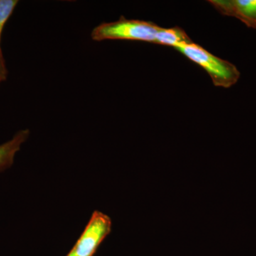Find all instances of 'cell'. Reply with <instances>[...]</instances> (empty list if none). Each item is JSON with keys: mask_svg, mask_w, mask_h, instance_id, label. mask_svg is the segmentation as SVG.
<instances>
[{"mask_svg": "<svg viewBox=\"0 0 256 256\" xmlns=\"http://www.w3.org/2000/svg\"><path fill=\"white\" fill-rule=\"evenodd\" d=\"M175 50L204 69L216 87L229 88L240 78V72L234 64L216 56L193 42L180 45Z\"/></svg>", "mask_w": 256, "mask_h": 256, "instance_id": "obj_1", "label": "cell"}, {"mask_svg": "<svg viewBox=\"0 0 256 256\" xmlns=\"http://www.w3.org/2000/svg\"><path fill=\"white\" fill-rule=\"evenodd\" d=\"M160 26L151 22L128 20L122 16L116 22L102 23L92 32L94 41L127 40L156 44V35Z\"/></svg>", "mask_w": 256, "mask_h": 256, "instance_id": "obj_2", "label": "cell"}, {"mask_svg": "<svg viewBox=\"0 0 256 256\" xmlns=\"http://www.w3.org/2000/svg\"><path fill=\"white\" fill-rule=\"evenodd\" d=\"M108 216L96 210L72 252L76 256H92L104 238L110 233Z\"/></svg>", "mask_w": 256, "mask_h": 256, "instance_id": "obj_3", "label": "cell"}, {"mask_svg": "<svg viewBox=\"0 0 256 256\" xmlns=\"http://www.w3.org/2000/svg\"><path fill=\"white\" fill-rule=\"evenodd\" d=\"M220 14L238 18L249 28L256 30V0H210Z\"/></svg>", "mask_w": 256, "mask_h": 256, "instance_id": "obj_4", "label": "cell"}, {"mask_svg": "<svg viewBox=\"0 0 256 256\" xmlns=\"http://www.w3.org/2000/svg\"><path fill=\"white\" fill-rule=\"evenodd\" d=\"M30 134L28 130L16 133L12 139L0 146V171L10 168L14 162L15 154L26 140Z\"/></svg>", "mask_w": 256, "mask_h": 256, "instance_id": "obj_5", "label": "cell"}, {"mask_svg": "<svg viewBox=\"0 0 256 256\" xmlns=\"http://www.w3.org/2000/svg\"><path fill=\"white\" fill-rule=\"evenodd\" d=\"M191 38L182 28L174 26L172 28H160L156 35V44L171 46L173 48L191 43Z\"/></svg>", "mask_w": 256, "mask_h": 256, "instance_id": "obj_6", "label": "cell"}, {"mask_svg": "<svg viewBox=\"0 0 256 256\" xmlns=\"http://www.w3.org/2000/svg\"><path fill=\"white\" fill-rule=\"evenodd\" d=\"M18 4L16 0H0V40L5 23L12 14Z\"/></svg>", "mask_w": 256, "mask_h": 256, "instance_id": "obj_7", "label": "cell"}, {"mask_svg": "<svg viewBox=\"0 0 256 256\" xmlns=\"http://www.w3.org/2000/svg\"><path fill=\"white\" fill-rule=\"evenodd\" d=\"M6 66H5L4 58H3L1 48H0V82H3L6 78Z\"/></svg>", "mask_w": 256, "mask_h": 256, "instance_id": "obj_8", "label": "cell"}, {"mask_svg": "<svg viewBox=\"0 0 256 256\" xmlns=\"http://www.w3.org/2000/svg\"><path fill=\"white\" fill-rule=\"evenodd\" d=\"M76 256L75 254H74L73 252H69V254H68V256Z\"/></svg>", "mask_w": 256, "mask_h": 256, "instance_id": "obj_9", "label": "cell"}]
</instances>
